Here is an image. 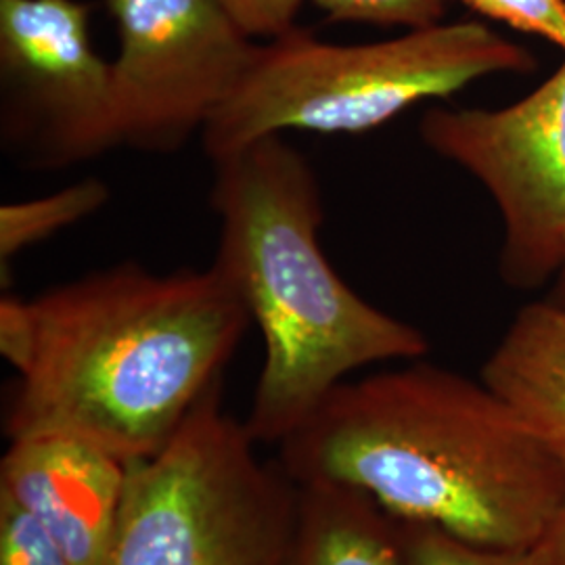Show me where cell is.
I'll use <instances>...</instances> for the list:
<instances>
[{
	"label": "cell",
	"instance_id": "cell-2",
	"mask_svg": "<svg viewBox=\"0 0 565 565\" xmlns=\"http://www.w3.org/2000/svg\"><path fill=\"white\" fill-rule=\"evenodd\" d=\"M30 303L36 343L4 434L74 436L126 465L172 440L254 323L216 263L172 273L118 264Z\"/></svg>",
	"mask_w": 565,
	"mask_h": 565
},
{
	"label": "cell",
	"instance_id": "cell-20",
	"mask_svg": "<svg viewBox=\"0 0 565 565\" xmlns=\"http://www.w3.org/2000/svg\"><path fill=\"white\" fill-rule=\"evenodd\" d=\"M548 300H553L555 303H559V306H564L565 308V268L557 275V279H555V287H553V294H551V298Z\"/></svg>",
	"mask_w": 565,
	"mask_h": 565
},
{
	"label": "cell",
	"instance_id": "cell-7",
	"mask_svg": "<svg viewBox=\"0 0 565 565\" xmlns=\"http://www.w3.org/2000/svg\"><path fill=\"white\" fill-rule=\"evenodd\" d=\"M424 142L473 177L499 207L501 270L539 287L565 268V61L524 99L499 109H429Z\"/></svg>",
	"mask_w": 565,
	"mask_h": 565
},
{
	"label": "cell",
	"instance_id": "cell-4",
	"mask_svg": "<svg viewBox=\"0 0 565 565\" xmlns=\"http://www.w3.org/2000/svg\"><path fill=\"white\" fill-rule=\"evenodd\" d=\"M524 46L480 21L436 23L390 41L335 44L298 25L256 46L202 132L212 163L285 132L363 135L471 82L534 70Z\"/></svg>",
	"mask_w": 565,
	"mask_h": 565
},
{
	"label": "cell",
	"instance_id": "cell-14",
	"mask_svg": "<svg viewBox=\"0 0 565 565\" xmlns=\"http://www.w3.org/2000/svg\"><path fill=\"white\" fill-rule=\"evenodd\" d=\"M0 565H74L46 527L2 490Z\"/></svg>",
	"mask_w": 565,
	"mask_h": 565
},
{
	"label": "cell",
	"instance_id": "cell-12",
	"mask_svg": "<svg viewBox=\"0 0 565 565\" xmlns=\"http://www.w3.org/2000/svg\"><path fill=\"white\" fill-rule=\"evenodd\" d=\"M111 193L97 179L72 182L55 193L4 203L0 207V263L2 268L13 258L99 212Z\"/></svg>",
	"mask_w": 565,
	"mask_h": 565
},
{
	"label": "cell",
	"instance_id": "cell-11",
	"mask_svg": "<svg viewBox=\"0 0 565 565\" xmlns=\"http://www.w3.org/2000/svg\"><path fill=\"white\" fill-rule=\"evenodd\" d=\"M287 565H406V524L356 488L300 484Z\"/></svg>",
	"mask_w": 565,
	"mask_h": 565
},
{
	"label": "cell",
	"instance_id": "cell-6",
	"mask_svg": "<svg viewBox=\"0 0 565 565\" xmlns=\"http://www.w3.org/2000/svg\"><path fill=\"white\" fill-rule=\"evenodd\" d=\"M118 30L111 102L118 147L179 151L202 137L258 42L218 0H105Z\"/></svg>",
	"mask_w": 565,
	"mask_h": 565
},
{
	"label": "cell",
	"instance_id": "cell-13",
	"mask_svg": "<svg viewBox=\"0 0 565 565\" xmlns=\"http://www.w3.org/2000/svg\"><path fill=\"white\" fill-rule=\"evenodd\" d=\"M406 524V565H555L548 534L524 548L471 545L434 525Z\"/></svg>",
	"mask_w": 565,
	"mask_h": 565
},
{
	"label": "cell",
	"instance_id": "cell-3",
	"mask_svg": "<svg viewBox=\"0 0 565 565\" xmlns=\"http://www.w3.org/2000/svg\"><path fill=\"white\" fill-rule=\"evenodd\" d=\"M214 168V263L237 287L266 348L245 425L258 445H281L350 373L419 361L429 342L366 302L327 260L321 186L298 149L268 137Z\"/></svg>",
	"mask_w": 565,
	"mask_h": 565
},
{
	"label": "cell",
	"instance_id": "cell-5",
	"mask_svg": "<svg viewBox=\"0 0 565 565\" xmlns=\"http://www.w3.org/2000/svg\"><path fill=\"white\" fill-rule=\"evenodd\" d=\"M256 445L210 385L158 455L126 465L105 565H287L300 484Z\"/></svg>",
	"mask_w": 565,
	"mask_h": 565
},
{
	"label": "cell",
	"instance_id": "cell-15",
	"mask_svg": "<svg viewBox=\"0 0 565 565\" xmlns=\"http://www.w3.org/2000/svg\"><path fill=\"white\" fill-rule=\"evenodd\" d=\"M331 21L422 30L440 23L446 0H312Z\"/></svg>",
	"mask_w": 565,
	"mask_h": 565
},
{
	"label": "cell",
	"instance_id": "cell-16",
	"mask_svg": "<svg viewBox=\"0 0 565 565\" xmlns=\"http://www.w3.org/2000/svg\"><path fill=\"white\" fill-rule=\"evenodd\" d=\"M469 9L503 21L525 34L541 36L565 55V0H461Z\"/></svg>",
	"mask_w": 565,
	"mask_h": 565
},
{
	"label": "cell",
	"instance_id": "cell-9",
	"mask_svg": "<svg viewBox=\"0 0 565 565\" xmlns=\"http://www.w3.org/2000/svg\"><path fill=\"white\" fill-rule=\"evenodd\" d=\"M126 463L74 436L9 440L0 490L41 522L74 565H105L120 515Z\"/></svg>",
	"mask_w": 565,
	"mask_h": 565
},
{
	"label": "cell",
	"instance_id": "cell-1",
	"mask_svg": "<svg viewBox=\"0 0 565 565\" xmlns=\"http://www.w3.org/2000/svg\"><path fill=\"white\" fill-rule=\"evenodd\" d=\"M279 448L296 484L356 488L471 545H536L565 507L564 465L513 408L424 361L342 382Z\"/></svg>",
	"mask_w": 565,
	"mask_h": 565
},
{
	"label": "cell",
	"instance_id": "cell-18",
	"mask_svg": "<svg viewBox=\"0 0 565 565\" xmlns=\"http://www.w3.org/2000/svg\"><path fill=\"white\" fill-rule=\"evenodd\" d=\"M36 323L30 300L4 294L0 300V352L20 375L34 354Z\"/></svg>",
	"mask_w": 565,
	"mask_h": 565
},
{
	"label": "cell",
	"instance_id": "cell-8",
	"mask_svg": "<svg viewBox=\"0 0 565 565\" xmlns=\"http://www.w3.org/2000/svg\"><path fill=\"white\" fill-rule=\"evenodd\" d=\"M0 81L4 130L39 166L118 147L111 60L97 53L81 0H0Z\"/></svg>",
	"mask_w": 565,
	"mask_h": 565
},
{
	"label": "cell",
	"instance_id": "cell-19",
	"mask_svg": "<svg viewBox=\"0 0 565 565\" xmlns=\"http://www.w3.org/2000/svg\"><path fill=\"white\" fill-rule=\"evenodd\" d=\"M548 541L553 545V555H555V565H565V507L555 520L553 527L548 530Z\"/></svg>",
	"mask_w": 565,
	"mask_h": 565
},
{
	"label": "cell",
	"instance_id": "cell-17",
	"mask_svg": "<svg viewBox=\"0 0 565 565\" xmlns=\"http://www.w3.org/2000/svg\"><path fill=\"white\" fill-rule=\"evenodd\" d=\"M252 39H277L296 28L303 0H218Z\"/></svg>",
	"mask_w": 565,
	"mask_h": 565
},
{
	"label": "cell",
	"instance_id": "cell-10",
	"mask_svg": "<svg viewBox=\"0 0 565 565\" xmlns=\"http://www.w3.org/2000/svg\"><path fill=\"white\" fill-rule=\"evenodd\" d=\"M482 382L565 467L564 306H524L488 356Z\"/></svg>",
	"mask_w": 565,
	"mask_h": 565
}]
</instances>
